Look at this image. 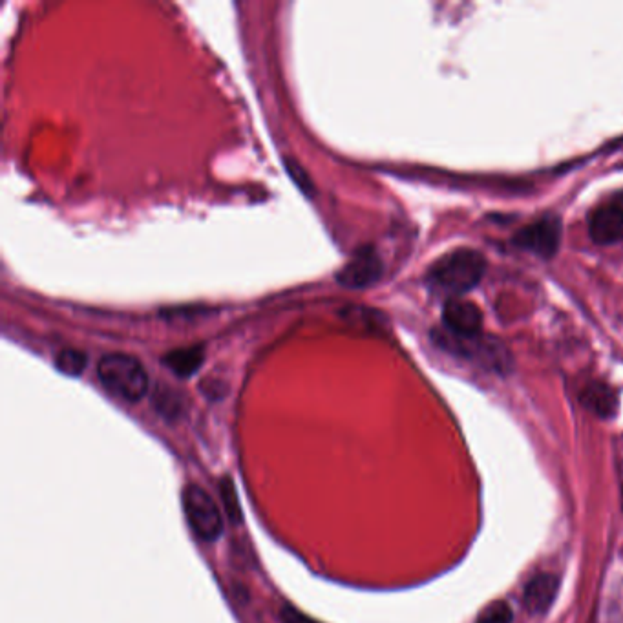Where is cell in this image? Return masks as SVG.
I'll list each match as a JSON object with an SVG mask.
<instances>
[{
	"instance_id": "obj_14",
	"label": "cell",
	"mask_w": 623,
	"mask_h": 623,
	"mask_svg": "<svg viewBox=\"0 0 623 623\" xmlns=\"http://www.w3.org/2000/svg\"><path fill=\"white\" fill-rule=\"evenodd\" d=\"M220 497H222L223 508H225V514L229 516V519L233 523H242V507H240L238 494H236V488H234L231 477H223L220 481Z\"/></svg>"
},
{
	"instance_id": "obj_12",
	"label": "cell",
	"mask_w": 623,
	"mask_h": 623,
	"mask_svg": "<svg viewBox=\"0 0 623 623\" xmlns=\"http://www.w3.org/2000/svg\"><path fill=\"white\" fill-rule=\"evenodd\" d=\"M86 364L88 357L79 349H63L55 357V368L68 377H79L85 371Z\"/></svg>"
},
{
	"instance_id": "obj_13",
	"label": "cell",
	"mask_w": 623,
	"mask_h": 623,
	"mask_svg": "<svg viewBox=\"0 0 623 623\" xmlns=\"http://www.w3.org/2000/svg\"><path fill=\"white\" fill-rule=\"evenodd\" d=\"M154 406L158 410L159 415H163L165 419H180L183 413V401L178 393L169 390V388H159L154 395Z\"/></svg>"
},
{
	"instance_id": "obj_3",
	"label": "cell",
	"mask_w": 623,
	"mask_h": 623,
	"mask_svg": "<svg viewBox=\"0 0 623 623\" xmlns=\"http://www.w3.org/2000/svg\"><path fill=\"white\" fill-rule=\"evenodd\" d=\"M435 340L446 351L472 360L486 370L505 373L510 368V353L503 344L497 342L496 338H483L481 335H477V337H455L446 331L441 335H435Z\"/></svg>"
},
{
	"instance_id": "obj_16",
	"label": "cell",
	"mask_w": 623,
	"mask_h": 623,
	"mask_svg": "<svg viewBox=\"0 0 623 623\" xmlns=\"http://www.w3.org/2000/svg\"><path fill=\"white\" fill-rule=\"evenodd\" d=\"M280 622L282 623H322L317 622L315 618H311V616H307V614L302 613V611H298L295 607H291V605H284L282 607V611H280Z\"/></svg>"
},
{
	"instance_id": "obj_8",
	"label": "cell",
	"mask_w": 623,
	"mask_h": 623,
	"mask_svg": "<svg viewBox=\"0 0 623 623\" xmlns=\"http://www.w3.org/2000/svg\"><path fill=\"white\" fill-rule=\"evenodd\" d=\"M589 234L598 245L623 242V207L602 205L589 216Z\"/></svg>"
},
{
	"instance_id": "obj_7",
	"label": "cell",
	"mask_w": 623,
	"mask_h": 623,
	"mask_svg": "<svg viewBox=\"0 0 623 623\" xmlns=\"http://www.w3.org/2000/svg\"><path fill=\"white\" fill-rule=\"evenodd\" d=\"M446 331L455 337H477L483 328L481 309L463 298H450L443 309Z\"/></svg>"
},
{
	"instance_id": "obj_11",
	"label": "cell",
	"mask_w": 623,
	"mask_h": 623,
	"mask_svg": "<svg viewBox=\"0 0 623 623\" xmlns=\"http://www.w3.org/2000/svg\"><path fill=\"white\" fill-rule=\"evenodd\" d=\"M203 359H205L203 348L192 346V348L172 349L163 357V364L178 377H191L200 370Z\"/></svg>"
},
{
	"instance_id": "obj_10",
	"label": "cell",
	"mask_w": 623,
	"mask_h": 623,
	"mask_svg": "<svg viewBox=\"0 0 623 623\" xmlns=\"http://www.w3.org/2000/svg\"><path fill=\"white\" fill-rule=\"evenodd\" d=\"M580 401L589 412L596 413L602 419H609L618 412V395L611 386L603 382L587 384L581 390Z\"/></svg>"
},
{
	"instance_id": "obj_9",
	"label": "cell",
	"mask_w": 623,
	"mask_h": 623,
	"mask_svg": "<svg viewBox=\"0 0 623 623\" xmlns=\"http://www.w3.org/2000/svg\"><path fill=\"white\" fill-rule=\"evenodd\" d=\"M560 591V580L554 574H539L525 589V605L534 614L547 613Z\"/></svg>"
},
{
	"instance_id": "obj_15",
	"label": "cell",
	"mask_w": 623,
	"mask_h": 623,
	"mask_svg": "<svg viewBox=\"0 0 623 623\" xmlns=\"http://www.w3.org/2000/svg\"><path fill=\"white\" fill-rule=\"evenodd\" d=\"M476 623H512V609L505 602L490 603Z\"/></svg>"
},
{
	"instance_id": "obj_1",
	"label": "cell",
	"mask_w": 623,
	"mask_h": 623,
	"mask_svg": "<svg viewBox=\"0 0 623 623\" xmlns=\"http://www.w3.org/2000/svg\"><path fill=\"white\" fill-rule=\"evenodd\" d=\"M485 256L472 249H457L446 254L428 273V284L433 291L450 298H461L481 282L485 276Z\"/></svg>"
},
{
	"instance_id": "obj_5",
	"label": "cell",
	"mask_w": 623,
	"mask_h": 623,
	"mask_svg": "<svg viewBox=\"0 0 623 623\" xmlns=\"http://www.w3.org/2000/svg\"><path fill=\"white\" fill-rule=\"evenodd\" d=\"M514 243L523 251L550 258L560 249V222L556 218H543L539 222L530 223L514 236Z\"/></svg>"
},
{
	"instance_id": "obj_6",
	"label": "cell",
	"mask_w": 623,
	"mask_h": 623,
	"mask_svg": "<svg viewBox=\"0 0 623 623\" xmlns=\"http://www.w3.org/2000/svg\"><path fill=\"white\" fill-rule=\"evenodd\" d=\"M384 273V264H382L379 254L373 249H360L348 264L344 265L337 273V282L340 286L349 287V289H364L371 287L381 280Z\"/></svg>"
},
{
	"instance_id": "obj_4",
	"label": "cell",
	"mask_w": 623,
	"mask_h": 623,
	"mask_svg": "<svg viewBox=\"0 0 623 623\" xmlns=\"http://www.w3.org/2000/svg\"><path fill=\"white\" fill-rule=\"evenodd\" d=\"M181 501L187 523L201 541H216L222 536V510L207 490H203L196 483H191L183 488Z\"/></svg>"
},
{
	"instance_id": "obj_17",
	"label": "cell",
	"mask_w": 623,
	"mask_h": 623,
	"mask_svg": "<svg viewBox=\"0 0 623 623\" xmlns=\"http://www.w3.org/2000/svg\"><path fill=\"white\" fill-rule=\"evenodd\" d=\"M287 169L291 172V178L300 185V189L304 192L313 191V187H311V183H309V178H307L306 174L300 170V167L296 165L295 161L291 163V161H287Z\"/></svg>"
},
{
	"instance_id": "obj_18",
	"label": "cell",
	"mask_w": 623,
	"mask_h": 623,
	"mask_svg": "<svg viewBox=\"0 0 623 623\" xmlns=\"http://www.w3.org/2000/svg\"><path fill=\"white\" fill-rule=\"evenodd\" d=\"M622 507H623V474H622Z\"/></svg>"
},
{
	"instance_id": "obj_2",
	"label": "cell",
	"mask_w": 623,
	"mask_h": 623,
	"mask_svg": "<svg viewBox=\"0 0 623 623\" xmlns=\"http://www.w3.org/2000/svg\"><path fill=\"white\" fill-rule=\"evenodd\" d=\"M97 377L106 390L127 402L147 395L148 373L141 360L127 353H106L97 362Z\"/></svg>"
}]
</instances>
